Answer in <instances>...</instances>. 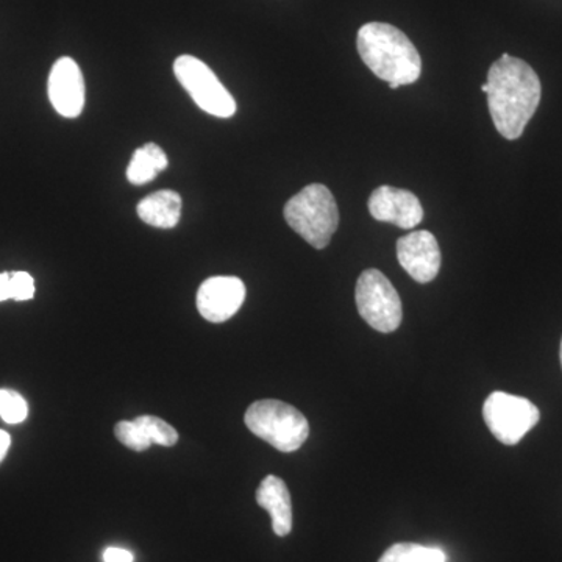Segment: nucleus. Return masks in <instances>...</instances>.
<instances>
[{"label":"nucleus","instance_id":"f257e3e1","mask_svg":"<svg viewBox=\"0 0 562 562\" xmlns=\"http://www.w3.org/2000/svg\"><path fill=\"white\" fill-rule=\"evenodd\" d=\"M486 87L495 128L505 139H519L541 103L538 74L527 61L503 54L491 66Z\"/></svg>","mask_w":562,"mask_h":562},{"label":"nucleus","instance_id":"f03ea898","mask_svg":"<svg viewBox=\"0 0 562 562\" xmlns=\"http://www.w3.org/2000/svg\"><path fill=\"white\" fill-rule=\"evenodd\" d=\"M361 60L379 79L387 81L391 90L419 80L422 58L408 36L384 22L362 25L357 38Z\"/></svg>","mask_w":562,"mask_h":562},{"label":"nucleus","instance_id":"7ed1b4c3","mask_svg":"<svg viewBox=\"0 0 562 562\" xmlns=\"http://www.w3.org/2000/svg\"><path fill=\"white\" fill-rule=\"evenodd\" d=\"M284 220L314 249H325L339 227V210L325 184L303 188L284 205Z\"/></svg>","mask_w":562,"mask_h":562},{"label":"nucleus","instance_id":"20e7f679","mask_svg":"<svg viewBox=\"0 0 562 562\" xmlns=\"http://www.w3.org/2000/svg\"><path fill=\"white\" fill-rule=\"evenodd\" d=\"M244 422L255 436L283 453L301 449L310 436L306 417L294 406L273 398L251 403Z\"/></svg>","mask_w":562,"mask_h":562},{"label":"nucleus","instance_id":"39448f33","mask_svg":"<svg viewBox=\"0 0 562 562\" xmlns=\"http://www.w3.org/2000/svg\"><path fill=\"white\" fill-rule=\"evenodd\" d=\"M358 313L373 330L392 333L402 324V301L390 280L376 269L361 273L355 290Z\"/></svg>","mask_w":562,"mask_h":562},{"label":"nucleus","instance_id":"423d86ee","mask_svg":"<svg viewBox=\"0 0 562 562\" xmlns=\"http://www.w3.org/2000/svg\"><path fill=\"white\" fill-rule=\"evenodd\" d=\"M483 417L498 442L516 446L538 425L541 413L528 398L495 391L484 402Z\"/></svg>","mask_w":562,"mask_h":562},{"label":"nucleus","instance_id":"0eeeda50","mask_svg":"<svg viewBox=\"0 0 562 562\" xmlns=\"http://www.w3.org/2000/svg\"><path fill=\"white\" fill-rule=\"evenodd\" d=\"M173 74L195 105L201 106L205 113L224 120L236 113V102L231 92L199 58L181 55L173 61Z\"/></svg>","mask_w":562,"mask_h":562},{"label":"nucleus","instance_id":"6e6552de","mask_svg":"<svg viewBox=\"0 0 562 562\" xmlns=\"http://www.w3.org/2000/svg\"><path fill=\"white\" fill-rule=\"evenodd\" d=\"M246 301V286L238 277H213L198 291V310L203 319L222 324L235 316Z\"/></svg>","mask_w":562,"mask_h":562},{"label":"nucleus","instance_id":"1a4fd4ad","mask_svg":"<svg viewBox=\"0 0 562 562\" xmlns=\"http://www.w3.org/2000/svg\"><path fill=\"white\" fill-rule=\"evenodd\" d=\"M47 94L52 106L63 117L74 120L80 116L85 106V80L79 65L72 58H58L52 66Z\"/></svg>","mask_w":562,"mask_h":562},{"label":"nucleus","instance_id":"9d476101","mask_svg":"<svg viewBox=\"0 0 562 562\" xmlns=\"http://www.w3.org/2000/svg\"><path fill=\"white\" fill-rule=\"evenodd\" d=\"M397 258L417 283H430L441 269V249L430 232H413L398 239Z\"/></svg>","mask_w":562,"mask_h":562},{"label":"nucleus","instance_id":"9b49d317","mask_svg":"<svg viewBox=\"0 0 562 562\" xmlns=\"http://www.w3.org/2000/svg\"><path fill=\"white\" fill-rule=\"evenodd\" d=\"M368 209L373 220L397 225L405 231H412L424 220L422 203L412 191L387 184L372 192Z\"/></svg>","mask_w":562,"mask_h":562},{"label":"nucleus","instance_id":"f8f14e48","mask_svg":"<svg viewBox=\"0 0 562 562\" xmlns=\"http://www.w3.org/2000/svg\"><path fill=\"white\" fill-rule=\"evenodd\" d=\"M257 503L269 513L272 530L280 538L292 531V502L286 483L276 475L266 476L257 490Z\"/></svg>","mask_w":562,"mask_h":562},{"label":"nucleus","instance_id":"ddd939ff","mask_svg":"<svg viewBox=\"0 0 562 562\" xmlns=\"http://www.w3.org/2000/svg\"><path fill=\"white\" fill-rule=\"evenodd\" d=\"M139 220L157 228H173L181 216V198L176 191L165 190L154 192L139 202Z\"/></svg>","mask_w":562,"mask_h":562},{"label":"nucleus","instance_id":"4468645a","mask_svg":"<svg viewBox=\"0 0 562 562\" xmlns=\"http://www.w3.org/2000/svg\"><path fill=\"white\" fill-rule=\"evenodd\" d=\"M168 157L160 146L154 143L144 144L143 147L133 151L127 169V179L136 187L149 183L158 173L168 168Z\"/></svg>","mask_w":562,"mask_h":562},{"label":"nucleus","instance_id":"2eb2a0df","mask_svg":"<svg viewBox=\"0 0 562 562\" xmlns=\"http://www.w3.org/2000/svg\"><path fill=\"white\" fill-rule=\"evenodd\" d=\"M379 562H447V554L438 547L401 542L390 547Z\"/></svg>","mask_w":562,"mask_h":562},{"label":"nucleus","instance_id":"dca6fc26","mask_svg":"<svg viewBox=\"0 0 562 562\" xmlns=\"http://www.w3.org/2000/svg\"><path fill=\"white\" fill-rule=\"evenodd\" d=\"M135 424H138L146 432L147 438L150 439L151 443H158L162 447H172L179 442V432L173 430V427L155 416H139L136 417Z\"/></svg>","mask_w":562,"mask_h":562},{"label":"nucleus","instance_id":"f3484780","mask_svg":"<svg viewBox=\"0 0 562 562\" xmlns=\"http://www.w3.org/2000/svg\"><path fill=\"white\" fill-rule=\"evenodd\" d=\"M29 406L16 391L0 390V417L10 425L27 419Z\"/></svg>","mask_w":562,"mask_h":562},{"label":"nucleus","instance_id":"a211bd4d","mask_svg":"<svg viewBox=\"0 0 562 562\" xmlns=\"http://www.w3.org/2000/svg\"><path fill=\"white\" fill-rule=\"evenodd\" d=\"M114 435H116L117 441L124 443L125 447L133 450V452H144L149 449L151 441L147 438L146 432L135 420L117 422L116 428H114Z\"/></svg>","mask_w":562,"mask_h":562},{"label":"nucleus","instance_id":"6ab92c4d","mask_svg":"<svg viewBox=\"0 0 562 562\" xmlns=\"http://www.w3.org/2000/svg\"><path fill=\"white\" fill-rule=\"evenodd\" d=\"M35 295V280L31 273H11V299L16 302L31 301Z\"/></svg>","mask_w":562,"mask_h":562},{"label":"nucleus","instance_id":"aec40b11","mask_svg":"<svg viewBox=\"0 0 562 562\" xmlns=\"http://www.w3.org/2000/svg\"><path fill=\"white\" fill-rule=\"evenodd\" d=\"M103 561L105 562H133L135 558L128 550L117 549V547H110L103 553Z\"/></svg>","mask_w":562,"mask_h":562},{"label":"nucleus","instance_id":"412c9836","mask_svg":"<svg viewBox=\"0 0 562 562\" xmlns=\"http://www.w3.org/2000/svg\"><path fill=\"white\" fill-rule=\"evenodd\" d=\"M11 299V273H0V302Z\"/></svg>","mask_w":562,"mask_h":562},{"label":"nucleus","instance_id":"4be33fe9","mask_svg":"<svg viewBox=\"0 0 562 562\" xmlns=\"http://www.w3.org/2000/svg\"><path fill=\"white\" fill-rule=\"evenodd\" d=\"M11 446V438L9 432L0 430V462L7 457Z\"/></svg>","mask_w":562,"mask_h":562},{"label":"nucleus","instance_id":"5701e85b","mask_svg":"<svg viewBox=\"0 0 562 562\" xmlns=\"http://www.w3.org/2000/svg\"><path fill=\"white\" fill-rule=\"evenodd\" d=\"M561 364H562V342H561Z\"/></svg>","mask_w":562,"mask_h":562}]
</instances>
